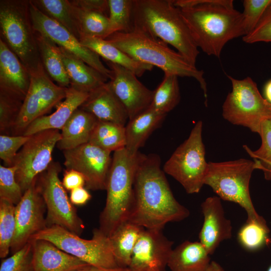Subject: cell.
I'll list each match as a JSON object with an SVG mask.
<instances>
[{
  "mask_svg": "<svg viewBox=\"0 0 271 271\" xmlns=\"http://www.w3.org/2000/svg\"><path fill=\"white\" fill-rule=\"evenodd\" d=\"M0 271H34L31 240L21 249L1 262Z\"/></svg>",
  "mask_w": 271,
  "mask_h": 271,
  "instance_id": "cell-41",
  "label": "cell"
},
{
  "mask_svg": "<svg viewBox=\"0 0 271 271\" xmlns=\"http://www.w3.org/2000/svg\"><path fill=\"white\" fill-rule=\"evenodd\" d=\"M125 139L124 126L97 120L88 143L111 152L125 148Z\"/></svg>",
  "mask_w": 271,
  "mask_h": 271,
  "instance_id": "cell-33",
  "label": "cell"
},
{
  "mask_svg": "<svg viewBox=\"0 0 271 271\" xmlns=\"http://www.w3.org/2000/svg\"><path fill=\"white\" fill-rule=\"evenodd\" d=\"M93 115L98 120L124 126L128 116L124 107L106 82L91 92L79 107Z\"/></svg>",
  "mask_w": 271,
  "mask_h": 271,
  "instance_id": "cell-22",
  "label": "cell"
},
{
  "mask_svg": "<svg viewBox=\"0 0 271 271\" xmlns=\"http://www.w3.org/2000/svg\"><path fill=\"white\" fill-rule=\"evenodd\" d=\"M36 39L41 61L47 74L58 85L69 87L70 80L60 55L59 46L50 38L37 32Z\"/></svg>",
  "mask_w": 271,
  "mask_h": 271,
  "instance_id": "cell-30",
  "label": "cell"
},
{
  "mask_svg": "<svg viewBox=\"0 0 271 271\" xmlns=\"http://www.w3.org/2000/svg\"><path fill=\"white\" fill-rule=\"evenodd\" d=\"M265 99L271 103V79L265 84L264 88Z\"/></svg>",
  "mask_w": 271,
  "mask_h": 271,
  "instance_id": "cell-49",
  "label": "cell"
},
{
  "mask_svg": "<svg viewBox=\"0 0 271 271\" xmlns=\"http://www.w3.org/2000/svg\"><path fill=\"white\" fill-rule=\"evenodd\" d=\"M61 138L57 129H47L30 136L17 154L13 166L23 193L52 163L53 151Z\"/></svg>",
  "mask_w": 271,
  "mask_h": 271,
  "instance_id": "cell-13",
  "label": "cell"
},
{
  "mask_svg": "<svg viewBox=\"0 0 271 271\" xmlns=\"http://www.w3.org/2000/svg\"><path fill=\"white\" fill-rule=\"evenodd\" d=\"M166 116L149 108L128 120L125 126V148L130 155H135L139 152V149L144 145L151 133L159 127Z\"/></svg>",
  "mask_w": 271,
  "mask_h": 271,
  "instance_id": "cell-27",
  "label": "cell"
},
{
  "mask_svg": "<svg viewBox=\"0 0 271 271\" xmlns=\"http://www.w3.org/2000/svg\"><path fill=\"white\" fill-rule=\"evenodd\" d=\"M173 241L162 230L144 228L134 248L130 271H165L173 250Z\"/></svg>",
  "mask_w": 271,
  "mask_h": 271,
  "instance_id": "cell-18",
  "label": "cell"
},
{
  "mask_svg": "<svg viewBox=\"0 0 271 271\" xmlns=\"http://www.w3.org/2000/svg\"><path fill=\"white\" fill-rule=\"evenodd\" d=\"M72 5L78 21L81 38L91 37L105 39L108 37L109 20L105 14Z\"/></svg>",
  "mask_w": 271,
  "mask_h": 271,
  "instance_id": "cell-34",
  "label": "cell"
},
{
  "mask_svg": "<svg viewBox=\"0 0 271 271\" xmlns=\"http://www.w3.org/2000/svg\"><path fill=\"white\" fill-rule=\"evenodd\" d=\"M31 240L34 271H74L90 265L48 240Z\"/></svg>",
  "mask_w": 271,
  "mask_h": 271,
  "instance_id": "cell-21",
  "label": "cell"
},
{
  "mask_svg": "<svg viewBox=\"0 0 271 271\" xmlns=\"http://www.w3.org/2000/svg\"><path fill=\"white\" fill-rule=\"evenodd\" d=\"M133 29L171 45L196 66L198 48L182 15L172 0H133Z\"/></svg>",
  "mask_w": 271,
  "mask_h": 271,
  "instance_id": "cell-3",
  "label": "cell"
},
{
  "mask_svg": "<svg viewBox=\"0 0 271 271\" xmlns=\"http://www.w3.org/2000/svg\"><path fill=\"white\" fill-rule=\"evenodd\" d=\"M62 183L65 189L71 191L74 189L84 187L85 180L80 172L74 169H66L64 173Z\"/></svg>",
  "mask_w": 271,
  "mask_h": 271,
  "instance_id": "cell-45",
  "label": "cell"
},
{
  "mask_svg": "<svg viewBox=\"0 0 271 271\" xmlns=\"http://www.w3.org/2000/svg\"><path fill=\"white\" fill-rule=\"evenodd\" d=\"M182 15L198 47L219 58L229 41L245 35L242 13L232 0H178Z\"/></svg>",
  "mask_w": 271,
  "mask_h": 271,
  "instance_id": "cell-2",
  "label": "cell"
},
{
  "mask_svg": "<svg viewBox=\"0 0 271 271\" xmlns=\"http://www.w3.org/2000/svg\"><path fill=\"white\" fill-rule=\"evenodd\" d=\"M97 120L92 114L78 108L62 128L57 147L63 151L88 143Z\"/></svg>",
  "mask_w": 271,
  "mask_h": 271,
  "instance_id": "cell-25",
  "label": "cell"
},
{
  "mask_svg": "<svg viewBox=\"0 0 271 271\" xmlns=\"http://www.w3.org/2000/svg\"><path fill=\"white\" fill-rule=\"evenodd\" d=\"M201 207L204 219L199 233V242L211 255L223 241L231 238L232 226L218 196L207 197Z\"/></svg>",
  "mask_w": 271,
  "mask_h": 271,
  "instance_id": "cell-19",
  "label": "cell"
},
{
  "mask_svg": "<svg viewBox=\"0 0 271 271\" xmlns=\"http://www.w3.org/2000/svg\"><path fill=\"white\" fill-rule=\"evenodd\" d=\"M178 76L165 74L164 79L154 90V96L150 108L155 111L167 115L180 101Z\"/></svg>",
  "mask_w": 271,
  "mask_h": 271,
  "instance_id": "cell-35",
  "label": "cell"
},
{
  "mask_svg": "<svg viewBox=\"0 0 271 271\" xmlns=\"http://www.w3.org/2000/svg\"><path fill=\"white\" fill-rule=\"evenodd\" d=\"M189 215L175 198L161 168L160 157L139 152L128 221L145 229L162 230L167 223L181 221Z\"/></svg>",
  "mask_w": 271,
  "mask_h": 271,
  "instance_id": "cell-1",
  "label": "cell"
},
{
  "mask_svg": "<svg viewBox=\"0 0 271 271\" xmlns=\"http://www.w3.org/2000/svg\"><path fill=\"white\" fill-rule=\"evenodd\" d=\"M244 42L252 44L256 42H271V5L261 19L249 34L242 37Z\"/></svg>",
  "mask_w": 271,
  "mask_h": 271,
  "instance_id": "cell-44",
  "label": "cell"
},
{
  "mask_svg": "<svg viewBox=\"0 0 271 271\" xmlns=\"http://www.w3.org/2000/svg\"><path fill=\"white\" fill-rule=\"evenodd\" d=\"M259 135L261 144L257 150L252 151L245 145L243 148L253 159L257 169L262 171L266 180L271 181V120H266L262 123Z\"/></svg>",
  "mask_w": 271,
  "mask_h": 271,
  "instance_id": "cell-38",
  "label": "cell"
},
{
  "mask_svg": "<svg viewBox=\"0 0 271 271\" xmlns=\"http://www.w3.org/2000/svg\"><path fill=\"white\" fill-rule=\"evenodd\" d=\"M270 230L264 218H247L240 227L237 234L240 245L248 251H257L271 242Z\"/></svg>",
  "mask_w": 271,
  "mask_h": 271,
  "instance_id": "cell-32",
  "label": "cell"
},
{
  "mask_svg": "<svg viewBox=\"0 0 271 271\" xmlns=\"http://www.w3.org/2000/svg\"><path fill=\"white\" fill-rule=\"evenodd\" d=\"M74 271H130L128 268L120 267L115 269H106L89 265L83 268Z\"/></svg>",
  "mask_w": 271,
  "mask_h": 271,
  "instance_id": "cell-48",
  "label": "cell"
},
{
  "mask_svg": "<svg viewBox=\"0 0 271 271\" xmlns=\"http://www.w3.org/2000/svg\"><path fill=\"white\" fill-rule=\"evenodd\" d=\"M270 5L271 0L243 1V11L242 14L245 36L255 29Z\"/></svg>",
  "mask_w": 271,
  "mask_h": 271,
  "instance_id": "cell-42",
  "label": "cell"
},
{
  "mask_svg": "<svg viewBox=\"0 0 271 271\" xmlns=\"http://www.w3.org/2000/svg\"><path fill=\"white\" fill-rule=\"evenodd\" d=\"M16 205L0 199V257L5 258L9 254L15 235Z\"/></svg>",
  "mask_w": 271,
  "mask_h": 271,
  "instance_id": "cell-37",
  "label": "cell"
},
{
  "mask_svg": "<svg viewBox=\"0 0 271 271\" xmlns=\"http://www.w3.org/2000/svg\"><path fill=\"white\" fill-rule=\"evenodd\" d=\"M105 62L112 72L111 78L107 82L126 109L128 120L148 109L153 100L154 90L142 84L130 70Z\"/></svg>",
  "mask_w": 271,
  "mask_h": 271,
  "instance_id": "cell-17",
  "label": "cell"
},
{
  "mask_svg": "<svg viewBox=\"0 0 271 271\" xmlns=\"http://www.w3.org/2000/svg\"><path fill=\"white\" fill-rule=\"evenodd\" d=\"M139 152L131 155L125 148L114 152L106 185V203L99 216V229L108 237L128 220Z\"/></svg>",
  "mask_w": 271,
  "mask_h": 271,
  "instance_id": "cell-5",
  "label": "cell"
},
{
  "mask_svg": "<svg viewBox=\"0 0 271 271\" xmlns=\"http://www.w3.org/2000/svg\"><path fill=\"white\" fill-rule=\"evenodd\" d=\"M30 74V86L12 128L15 136L23 134L33 121L45 115L66 96L68 87L54 83L43 65Z\"/></svg>",
  "mask_w": 271,
  "mask_h": 271,
  "instance_id": "cell-12",
  "label": "cell"
},
{
  "mask_svg": "<svg viewBox=\"0 0 271 271\" xmlns=\"http://www.w3.org/2000/svg\"><path fill=\"white\" fill-rule=\"evenodd\" d=\"M59 50L70 86L89 93L107 82L105 76L76 55L59 46Z\"/></svg>",
  "mask_w": 271,
  "mask_h": 271,
  "instance_id": "cell-24",
  "label": "cell"
},
{
  "mask_svg": "<svg viewBox=\"0 0 271 271\" xmlns=\"http://www.w3.org/2000/svg\"><path fill=\"white\" fill-rule=\"evenodd\" d=\"M105 39L134 60L157 67L165 74L194 78L203 92L207 106V88L204 71L192 65L166 43L135 29L127 33H114Z\"/></svg>",
  "mask_w": 271,
  "mask_h": 271,
  "instance_id": "cell-4",
  "label": "cell"
},
{
  "mask_svg": "<svg viewBox=\"0 0 271 271\" xmlns=\"http://www.w3.org/2000/svg\"><path fill=\"white\" fill-rule=\"evenodd\" d=\"M16 168L0 166V199L17 205L23 196L22 190L16 179Z\"/></svg>",
  "mask_w": 271,
  "mask_h": 271,
  "instance_id": "cell-40",
  "label": "cell"
},
{
  "mask_svg": "<svg viewBox=\"0 0 271 271\" xmlns=\"http://www.w3.org/2000/svg\"><path fill=\"white\" fill-rule=\"evenodd\" d=\"M37 178L16 205V230L11 247L12 254L47 227L44 216L46 207L37 184Z\"/></svg>",
  "mask_w": 271,
  "mask_h": 271,
  "instance_id": "cell-16",
  "label": "cell"
},
{
  "mask_svg": "<svg viewBox=\"0 0 271 271\" xmlns=\"http://www.w3.org/2000/svg\"><path fill=\"white\" fill-rule=\"evenodd\" d=\"M23 102V100L16 95L0 90L1 132H6L12 129Z\"/></svg>",
  "mask_w": 271,
  "mask_h": 271,
  "instance_id": "cell-39",
  "label": "cell"
},
{
  "mask_svg": "<svg viewBox=\"0 0 271 271\" xmlns=\"http://www.w3.org/2000/svg\"><path fill=\"white\" fill-rule=\"evenodd\" d=\"M227 77L232 89L222 105L223 118L259 134L262 123L271 120V103L262 96L250 77L240 80L229 75Z\"/></svg>",
  "mask_w": 271,
  "mask_h": 271,
  "instance_id": "cell-8",
  "label": "cell"
},
{
  "mask_svg": "<svg viewBox=\"0 0 271 271\" xmlns=\"http://www.w3.org/2000/svg\"><path fill=\"white\" fill-rule=\"evenodd\" d=\"M29 9L35 31L47 36L58 46L82 59L108 80L111 78V70L103 65L99 55L82 45L66 28L40 11L31 1H29Z\"/></svg>",
  "mask_w": 271,
  "mask_h": 271,
  "instance_id": "cell-15",
  "label": "cell"
},
{
  "mask_svg": "<svg viewBox=\"0 0 271 271\" xmlns=\"http://www.w3.org/2000/svg\"><path fill=\"white\" fill-rule=\"evenodd\" d=\"M144 229L127 220L109 236L113 254L120 267L128 268L134 248Z\"/></svg>",
  "mask_w": 271,
  "mask_h": 271,
  "instance_id": "cell-29",
  "label": "cell"
},
{
  "mask_svg": "<svg viewBox=\"0 0 271 271\" xmlns=\"http://www.w3.org/2000/svg\"><path fill=\"white\" fill-rule=\"evenodd\" d=\"M32 239L48 240L60 249L88 264L106 269L120 268L111 249L109 237L99 228L91 239H85L58 225L46 227Z\"/></svg>",
  "mask_w": 271,
  "mask_h": 271,
  "instance_id": "cell-9",
  "label": "cell"
},
{
  "mask_svg": "<svg viewBox=\"0 0 271 271\" xmlns=\"http://www.w3.org/2000/svg\"><path fill=\"white\" fill-rule=\"evenodd\" d=\"M73 5L90 10H96L105 14L108 10V0H72Z\"/></svg>",
  "mask_w": 271,
  "mask_h": 271,
  "instance_id": "cell-46",
  "label": "cell"
},
{
  "mask_svg": "<svg viewBox=\"0 0 271 271\" xmlns=\"http://www.w3.org/2000/svg\"><path fill=\"white\" fill-rule=\"evenodd\" d=\"M89 93L68 87L64 100L56 106V110L49 115L42 116L33 121L23 135L31 136L47 129H62L73 112L87 99Z\"/></svg>",
  "mask_w": 271,
  "mask_h": 271,
  "instance_id": "cell-23",
  "label": "cell"
},
{
  "mask_svg": "<svg viewBox=\"0 0 271 271\" xmlns=\"http://www.w3.org/2000/svg\"><path fill=\"white\" fill-rule=\"evenodd\" d=\"M79 41L82 45L102 57L105 61L130 70L137 77L142 76L146 71H151L153 68L154 66L151 65L134 60L106 39L83 37Z\"/></svg>",
  "mask_w": 271,
  "mask_h": 271,
  "instance_id": "cell-28",
  "label": "cell"
},
{
  "mask_svg": "<svg viewBox=\"0 0 271 271\" xmlns=\"http://www.w3.org/2000/svg\"><path fill=\"white\" fill-rule=\"evenodd\" d=\"M30 136L23 134L9 136H0V158L6 167L13 166L18 151L29 140Z\"/></svg>",
  "mask_w": 271,
  "mask_h": 271,
  "instance_id": "cell-43",
  "label": "cell"
},
{
  "mask_svg": "<svg viewBox=\"0 0 271 271\" xmlns=\"http://www.w3.org/2000/svg\"><path fill=\"white\" fill-rule=\"evenodd\" d=\"M108 4L109 36L116 32L132 31L133 0H108Z\"/></svg>",
  "mask_w": 271,
  "mask_h": 271,
  "instance_id": "cell-36",
  "label": "cell"
},
{
  "mask_svg": "<svg viewBox=\"0 0 271 271\" xmlns=\"http://www.w3.org/2000/svg\"><path fill=\"white\" fill-rule=\"evenodd\" d=\"M91 198V195L86 188L78 187L71 191L70 200L75 205H83Z\"/></svg>",
  "mask_w": 271,
  "mask_h": 271,
  "instance_id": "cell-47",
  "label": "cell"
},
{
  "mask_svg": "<svg viewBox=\"0 0 271 271\" xmlns=\"http://www.w3.org/2000/svg\"><path fill=\"white\" fill-rule=\"evenodd\" d=\"M205 271H225L222 266L215 261H211Z\"/></svg>",
  "mask_w": 271,
  "mask_h": 271,
  "instance_id": "cell-50",
  "label": "cell"
},
{
  "mask_svg": "<svg viewBox=\"0 0 271 271\" xmlns=\"http://www.w3.org/2000/svg\"><path fill=\"white\" fill-rule=\"evenodd\" d=\"M256 169L255 162L246 159L209 162L204 185L221 200L238 204L246 211L247 218H258L260 215L255 209L249 191L251 177Z\"/></svg>",
  "mask_w": 271,
  "mask_h": 271,
  "instance_id": "cell-7",
  "label": "cell"
},
{
  "mask_svg": "<svg viewBox=\"0 0 271 271\" xmlns=\"http://www.w3.org/2000/svg\"><path fill=\"white\" fill-rule=\"evenodd\" d=\"M202 127V121L196 122L189 137L176 149L163 167L164 172L180 183L188 194L200 192L208 169Z\"/></svg>",
  "mask_w": 271,
  "mask_h": 271,
  "instance_id": "cell-10",
  "label": "cell"
},
{
  "mask_svg": "<svg viewBox=\"0 0 271 271\" xmlns=\"http://www.w3.org/2000/svg\"><path fill=\"white\" fill-rule=\"evenodd\" d=\"M43 13L66 28L79 40L81 34L73 6L68 0H31Z\"/></svg>",
  "mask_w": 271,
  "mask_h": 271,
  "instance_id": "cell-31",
  "label": "cell"
},
{
  "mask_svg": "<svg viewBox=\"0 0 271 271\" xmlns=\"http://www.w3.org/2000/svg\"><path fill=\"white\" fill-rule=\"evenodd\" d=\"M60 171L59 163L52 162L37 178V184L47 209L46 226L58 225L80 236L84 229V223L59 179Z\"/></svg>",
  "mask_w": 271,
  "mask_h": 271,
  "instance_id": "cell-11",
  "label": "cell"
},
{
  "mask_svg": "<svg viewBox=\"0 0 271 271\" xmlns=\"http://www.w3.org/2000/svg\"><path fill=\"white\" fill-rule=\"evenodd\" d=\"M1 38L30 73L43 65L31 17L29 1H0Z\"/></svg>",
  "mask_w": 271,
  "mask_h": 271,
  "instance_id": "cell-6",
  "label": "cell"
},
{
  "mask_svg": "<svg viewBox=\"0 0 271 271\" xmlns=\"http://www.w3.org/2000/svg\"><path fill=\"white\" fill-rule=\"evenodd\" d=\"M267 271H271V265L269 266Z\"/></svg>",
  "mask_w": 271,
  "mask_h": 271,
  "instance_id": "cell-51",
  "label": "cell"
},
{
  "mask_svg": "<svg viewBox=\"0 0 271 271\" xmlns=\"http://www.w3.org/2000/svg\"><path fill=\"white\" fill-rule=\"evenodd\" d=\"M31 81L29 70L5 41L0 39V90L24 101Z\"/></svg>",
  "mask_w": 271,
  "mask_h": 271,
  "instance_id": "cell-20",
  "label": "cell"
},
{
  "mask_svg": "<svg viewBox=\"0 0 271 271\" xmlns=\"http://www.w3.org/2000/svg\"><path fill=\"white\" fill-rule=\"evenodd\" d=\"M210 255L199 241L186 240L173 249L167 266L170 271H205Z\"/></svg>",
  "mask_w": 271,
  "mask_h": 271,
  "instance_id": "cell-26",
  "label": "cell"
},
{
  "mask_svg": "<svg viewBox=\"0 0 271 271\" xmlns=\"http://www.w3.org/2000/svg\"><path fill=\"white\" fill-rule=\"evenodd\" d=\"M64 165L67 169L81 173L85 188L93 191L106 189L112 158L111 152L87 143L75 148L63 151Z\"/></svg>",
  "mask_w": 271,
  "mask_h": 271,
  "instance_id": "cell-14",
  "label": "cell"
}]
</instances>
